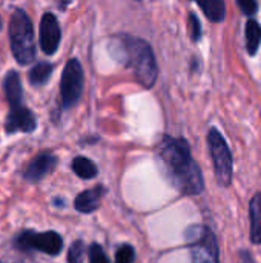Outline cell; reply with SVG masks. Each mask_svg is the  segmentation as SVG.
<instances>
[{"label": "cell", "instance_id": "23", "mask_svg": "<svg viewBox=\"0 0 261 263\" xmlns=\"http://www.w3.org/2000/svg\"><path fill=\"white\" fill-rule=\"evenodd\" d=\"M242 260H243V263H254L251 254H248L246 251H242Z\"/></svg>", "mask_w": 261, "mask_h": 263}, {"label": "cell", "instance_id": "22", "mask_svg": "<svg viewBox=\"0 0 261 263\" xmlns=\"http://www.w3.org/2000/svg\"><path fill=\"white\" fill-rule=\"evenodd\" d=\"M237 3H238L240 9L243 11V14H246V15H252L258 9L257 0H237Z\"/></svg>", "mask_w": 261, "mask_h": 263}, {"label": "cell", "instance_id": "25", "mask_svg": "<svg viewBox=\"0 0 261 263\" xmlns=\"http://www.w3.org/2000/svg\"><path fill=\"white\" fill-rule=\"evenodd\" d=\"M0 263H2V262H0Z\"/></svg>", "mask_w": 261, "mask_h": 263}, {"label": "cell", "instance_id": "15", "mask_svg": "<svg viewBox=\"0 0 261 263\" xmlns=\"http://www.w3.org/2000/svg\"><path fill=\"white\" fill-rule=\"evenodd\" d=\"M245 34H246V49L251 55H254L261 43V26L258 25V22L249 20L246 23Z\"/></svg>", "mask_w": 261, "mask_h": 263}, {"label": "cell", "instance_id": "4", "mask_svg": "<svg viewBox=\"0 0 261 263\" xmlns=\"http://www.w3.org/2000/svg\"><path fill=\"white\" fill-rule=\"evenodd\" d=\"M186 240L192 263H220L218 242L212 230L194 225L186 231Z\"/></svg>", "mask_w": 261, "mask_h": 263}, {"label": "cell", "instance_id": "3", "mask_svg": "<svg viewBox=\"0 0 261 263\" xmlns=\"http://www.w3.org/2000/svg\"><path fill=\"white\" fill-rule=\"evenodd\" d=\"M9 42L15 60L22 65H28L35 57V43H34V28L31 18L26 12L17 9L11 17L9 25Z\"/></svg>", "mask_w": 261, "mask_h": 263}, {"label": "cell", "instance_id": "1", "mask_svg": "<svg viewBox=\"0 0 261 263\" xmlns=\"http://www.w3.org/2000/svg\"><path fill=\"white\" fill-rule=\"evenodd\" d=\"M158 159L165 176L177 191L186 196H195L203 191L205 180L202 170L194 160L189 143L185 139L165 136L158 146Z\"/></svg>", "mask_w": 261, "mask_h": 263}, {"label": "cell", "instance_id": "9", "mask_svg": "<svg viewBox=\"0 0 261 263\" xmlns=\"http://www.w3.org/2000/svg\"><path fill=\"white\" fill-rule=\"evenodd\" d=\"M60 26L54 14L46 12L40 22V48L45 54L52 55L60 45Z\"/></svg>", "mask_w": 261, "mask_h": 263}, {"label": "cell", "instance_id": "10", "mask_svg": "<svg viewBox=\"0 0 261 263\" xmlns=\"http://www.w3.org/2000/svg\"><path fill=\"white\" fill-rule=\"evenodd\" d=\"M57 165V157L49 153L38 154L25 170L23 176L28 182H40L45 176H48Z\"/></svg>", "mask_w": 261, "mask_h": 263}, {"label": "cell", "instance_id": "16", "mask_svg": "<svg viewBox=\"0 0 261 263\" xmlns=\"http://www.w3.org/2000/svg\"><path fill=\"white\" fill-rule=\"evenodd\" d=\"M72 171L80 177V179H92L97 176L98 170L95 166V163L86 157H75L72 160Z\"/></svg>", "mask_w": 261, "mask_h": 263}, {"label": "cell", "instance_id": "11", "mask_svg": "<svg viewBox=\"0 0 261 263\" xmlns=\"http://www.w3.org/2000/svg\"><path fill=\"white\" fill-rule=\"evenodd\" d=\"M105 194V188L103 186H95V188H91V190H86L83 193H80L75 200H74V206L78 213H83V214H89L92 211H95L98 206H100V202H102V197Z\"/></svg>", "mask_w": 261, "mask_h": 263}, {"label": "cell", "instance_id": "2", "mask_svg": "<svg viewBox=\"0 0 261 263\" xmlns=\"http://www.w3.org/2000/svg\"><path fill=\"white\" fill-rule=\"evenodd\" d=\"M126 65L132 69L135 79L143 88H152L158 77V68L154 51L148 42L138 37H120Z\"/></svg>", "mask_w": 261, "mask_h": 263}, {"label": "cell", "instance_id": "21", "mask_svg": "<svg viewBox=\"0 0 261 263\" xmlns=\"http://www.w3.org/2000/svg\"><path fill=\"white\" fill-rule=\"evenodd\" d=\"M189 25H191V34H192V40L197 42L202 37V25L200 20L195 14H189Z\"/></svg>", "mask_w": 261, "mask_h": 263}, {"label": "cell", "instance_id": "8", "mask_svg": "<svg viewBox=\"0 0 261 263\" xmlns=\"http://www.w3.org/2000/svg\"><path fill=\"white\" fill-rule=\"evenodd\" d=\"M37 126L35 116L22 103L9 106V114L6 117L5 131L8 134L14 133H32Z\"/></svg>", "mask_w": 261, "mask_h": 263}, {"label": "cell", "instance_id": "6", "mask_svg": "<svg viewBox=\"0 0 261 263\" xmlns=\"http://www.w3.org/2000/svg\"><path fill=\"white\" fill-rule=\"evenodd\" d=\"M83 91V68L77 59H71L62 74L60 82V94L63 108L74 106Z\"/></svg>", "mask_w": 261, "mask_h": 263}, {"label": "cell", "instance_id": "13", "mask_svg": "<svg viewBox=\"0 0 261 263\" xmlns=\"http://www.w3.org/2000/svg\"><path fill=\"white\" fill-rule=\"evenodd\" d=\"M251 219V240L252 243H261V194H255L249 203Z\"/></svg>", "mask_w": 261, "mask_h": 263}, {"label": "cell", "instance_id": "7", "mask_svg": "<svg viewBox=\"0 0 261 263\" xmlns=\"http://www.w3.org/2000/svg\"><path fill=\"white\" fill-rule=\"evenodd\" d=\"M15 245L22 250H37L49 256H57L63 248V239L60 234L54 231H46V233L25 231L17 237Z\"/></svg>", "mask_w": 261, "mask_h": 263}, {"label": "cell", "instance_id": "20", "mask_svg": "<svg viewBox=\"0 0 261 263\" xmlns=\"http://www.w3.org/2000/svg\"><path fill=\"white\" fill-rule=\"evenodd\" d=\"M88 254H89V263H111L108 256L105 254L103 248L98 243H92L89 247Z\"/></svg>", "mask_w": 261, "mask_h": 263}, {"label": "cell", "instance_id": "19", "mask_svg": "<svg viewBox=\"0 0 261 263\" xmlns=\"http://www.w3.org/2000/svg\"><path fill=\"white\" fill-rule=\"evenodd\" d=\"M135 251L131 245H122L115 253V263H134Z\"/></svg>", "mask_w": 261, "mask_h": 263}, {"label": "cell", "instance_id": "5", "mask_svg": "<svg viewBox=\"0 0 261 263\" xmlns=\"http://www.w3.org/2000/svg\"><path fill=\"white\" fill-rule=\"evenodd\" d=\"M209 153L214 162V171L217 182L222 186H229L232 182V154L231 149L217 128H211L208 133Z\"/></svg>", "mask_w": 261, "mask_h": 263}, {"label": "cell", "instance_id": "18", "mask_svg": "<svg viewBox=\"0 0 261 263\" xmlns=\"http://www.w3.org/2000/svg\"><path fill=\"white\" fill-rule=\"evenodd\" d=\"M85 243L82 240H75L68 253V263H83V256H85Z\"/></svg>", "mask_w": 261, "mask_h": 263}, {"label": "cell", "instance_id": "14", "mask_svg": "<svg viewBox=\"0 0 261 263\" xmlns=\"http://www.w3.org/2000/svg\"><path fill=\"white\" fill-rule=\"evenodd\" d=\"M198 3L205 15L215 23H220L226 17V3L225 0H194Z\"/></svg>", "mask_w": 261, "mask_h": 263}, {"label": "cell", "instance_id": "17", "mask_svg": "<svg viewBox=\"0 0 261 263\" xmlns=\"http://www.w3.org/2000/svg\"><path fill=\"white\" fill-rule=\"evenodd\" d=\"M52 74V65L49 63H37L31 71H29V82L34 85V86H40L43 83H46L49 80Z\"/></svg>", "mask_w": 261, "mask_h": 263}, {"label": "cell", "instance_id": "24", "mask_svg": "<svg viewBox=\"0 0 261 263\" xmlns=\"http://www.w3.org/2000/svg\"><path fill=\"white\" fill-rule=\"evenodd\" d=\"M0 29H2V18H0Z\"/></svg>", "mask_w": 261, "mask_h": 263}, {"label": "cell", "instance_id": "12", "mask_svg": "<svg viewBox=\"0 0 261 263\" xmlns=\"http://www.w3.org/2000/svg\"><path fill=\"white\" fill-rule=\"evenodd\" d=\"M3 86H5V94H6V100L9 106L23 103V89H22L20 77L15 71H9L6 74Z\"/></svg>", "mask_w": 261, "mask_h": 263}]
</instances>
